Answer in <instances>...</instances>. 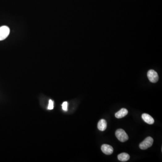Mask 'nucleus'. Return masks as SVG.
Listing matches in <instances>:
<instances>
[{"label":"nucleus","mask_w":162,"mask_h":162,"mask_svg":"<svg viewBox=\"0 0 162 162\" xmlns=\"http://www.w3.org/2000/svg\"><path fill=\"white\" fill-rule=\"evenodd\" d=\"M62 109L65 111H67V107H68V103L67 102H64L62 104Z\"/></svg>","instance_id":"11"},{"label":"nucleus","mask_w":162,"mask_h":162,"mask_svg":"<svg viewBox=\"0 0 162 162\" xmlns=\"http://www.w3.org/2000/svg\"><path fill=\"white\" fill-rule=\"evenodd\" d=\"M142 118L145 122L149 124H153L155 122L154 118L147 113H143L142 115Z\"/></svg>","instance_id":"6"},{"label":"nucleus","mask_w":162,"mask_h":162,"mask_svg":"<svg viewBox=\"0 0 162 162\" xmlns=\"http://www.w3.org/2000/svg\"><path fill=\"white\" fill-rule=\"evenodd\" d=\"M147 77L150 82L156 83L159 80V75L156 71L154 70H150L147 73Z\"/></svg>","instance_id":"4"},{"label":"nucleus","mask_w":162,"mask_h":162,"mask_svg":"<svg viewBox=\"0 0 162 162\" xmlns=\"http://www.w3.org/2000/svg\"><path fill=\"white\" fill-rule=\"evenodd\" d=\"M102 151L106 155H110L113 151V149L110 145L104 144L101 147Z\"/></svg>","instance_id":"5"},{"label":"nucleus","mask_w":162,"mask_h":162,"mask_svg":"<svg viewBox=\"0 0 162 162\" xmlns=\"http://www.w3.org/2000/svg\"><path fill=\"white\" fill-rule=\"evenodd\" d=\"M117 158L121 162H126L130 159V156L126 153H122L117 156Z\"/></svg>","instance_id":"9"},{"label":"nucleus","mask_w":162,"mask_h":162,"mask_svg":"<svg viewBox=\"0 0 162 162\" xmlns=\"http://www.w3.org/2000/svg\"><path fill=\"white\" fill-rule=\"evenodd\" d=\"M54 108V103L51 100H49V105H48V109L51 110Z\"/></svg>","instance_id":"10"},{"label":"nucleus","mask_w":162,"mask_h":162,"mask_svg":"<svg viewBox=\"0 0 162 162\" xmlns=\"http://www.w3.org/2000/svg\"><path fill=\"white\" fill-rule=\"evenodd\" d=\"M107 122L106 120L102 119L99 121L98 123L97 127L100 131H104L107 128Z\"/></svg>","instance_id":"8"},{"label":"nucleus","mask_w":162,"mask_h":162,"mask_svg":"<svg viewBox=\"0 0 162 162\" xmlns=\"http://www.w3.org/2000/svg\"><path fill=\"white\" fill-rule=\"evenodd\" d=\"M115 136L119 141L122 142H126L129 138L126 132L122 129L117 130L115 132Z\"/></svg>","instance_id":"1"},{"label":"nucleus","mask_w":162,"mask_h":162,"mask_svg":"<svg viewBox=\"0 0 162 162\" xmlns=\"http://www.w3.org/2000/svg\"><path fill=\"white\" fill-rule=\"evenodd\" d=\"M128 110L125 108H122L115 114V117L117 118H121L126 116L128 114Z\"/></svg>","instance_id":"7"},{"label":"nucleus","mask_w":162,"mask_h":162,"mask_svg":"<svg viewBox=\"0 0 162 162\" xmlns=\"http://www.w3.org/2000/svg\"><path fill=\"white\" fill-rule=\"evenodd\" d=\"M10 29L6 26H2L0 27V40H5L9 35Z\"/></svg>","instance_id":"3"},{"label":"nucleus","mask_w":162,"mask_h":162,"mask_svg":"<svg viewBox=\"0 0 162 162\" xmlns=\"http://www.w3.org/2000/svg\"><path fill=\"white\" fill-rule=\"evenodd\" d=\"M154 140L151 137H147L139 145V147L142 150H147L148 148H150L153 145Z\"/></svg>","instance_id":"2"}]
</instances>
